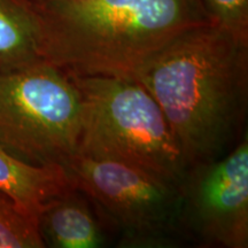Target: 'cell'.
<instances>
[{
    "instance_id": "obj_1",
    "label": "cell",
    "mask_w": 248,
    "mask_h": 248,
    "mask_svg": "<svg viewBox=\"0 0 248 248\" xmlns=\"http://www.w3.org/2000/svg\"><path fill=\"white\" fill-rule=\"evenodd\" d=\"M133 79L163 111L187 167L224 156L244 137L248 42L224 28L207 22L184 30Z\"/></svg>"
},
{
    "instance_id": "obj_2",
    "label": "cell",
    "mask_w": 248,
    "mask_h": 248,
    "mask_svg": "<svg viewBox=\"0 0 248 248\" xmlns=\"http://www.w3.org/2000/svg\"><path fill=\"white\" fill-rule=\"evenodd\" d=\"M44 58L69 75L135 78L183 31L212 22L201 0H35Z\"/></svg>"
},
{
    "instance_id": "obj_3",
    "label": "cell",
    "mask_w": 248,
    "mask_h": 248,
    "mask_svg": "<svg viewBox=\"0 0 248 248\" xmlns=\"http://www.w3.org/2000/svg\"><path fill=\"white\" fill-rule=\"evenodd\" d=\"M70 76L83 100L77 152L129 164L178 186L188 167L151 93L132 78Z\"/></svg>"
},
{
    "instance_id": "obj_4",
    "label": "cell",
    "mask_w": 248,
    "mask_h": 248,
    "mask_svg": "<svg viewBox=\"0 0 248 248\" xmlns=\"http://www.w3.org/2000/svg\"><path fill=\"white\" fill-rule=\"evenodd\" d=\"M82 95L49 62L0 74V144L35 164L64 167L78 151Z\"/></svg>"
},
{
    "instance_id": "obj_5",
    "label": "cell",
    "mask_w": 248,
    "mask_h": 248,
    "mask_svg": "<svg viewBox=\"0 0 248 248\" xmlns=\"http://www.w3.org/2000/svg\"><path fill=\"white\" fill-rule=\"evenodd\" d=\"M63 168L108 231L119 234V247H177L185 241L177 185L129 164L78 152Z\"/></svg>"
},
{
    "instance_id": "obj_6",
    "label": "cell",
    "mask_w": 248,
    "mask_h": 248,
    "mask_svg": "<svg viewBox=\"0 0 248 248\" xmlns=\"http://www.w3.org/2000/svg\"><path fill=\"white\" fill-rule=\"evenodd\" d=\"M178 188L185 241L202 247H248L247 132L224 156L188 167Z\"/></svg>"
},
{
    "instance_id": "obj_7",
    "label": "cell",
    "mask_w": 248,
    "mask_h": 248,
    "mask_svg": "<svg viewBox=\"0 0 248 248\" xmlns=\"http://www.w3.org/2000/svg\"><path fill=\"white\" fill-rule=\"evenodd\" d=\"M45 247L100 248L108 244V229L83 192L71 185L45 204L38 216Z\"/></svg>"
},
{
    "instance_id": "obj_8",
    "label": "cell",
    "mask_w": 248,
    "mask_h": 248,
    "mask_svg": "<svg viewBox=\"0 0 248 248\" xmlns=\"http://www.w3.org/2000/svg\"><path fill=\"white\" fill-rule=\"evenodd\" d=\"M71 185L63 167L28 162L0 144V191L32 218Z\"/></svg>"
},
{
    "instance_id": "obj_9",
    "label": "cell",
    "mask_w": 248,
    "mask_h": 248,
    "mask_svg": "<svg viewBox=\"0 0 248 248\" xmlns=\"http://www.w3.org/2000/svg\"><path fill=\"white\" fill-rule=\"evenodd\" d=\"M45 31L35 0H0V74L44 62Z\"/></svg>"
},
{
    "instance_id": "obj_10",
    "label": "cell",
    "mask_w": 248,
    "mask_h": 248,
    "mask_svg": "<svg viewBox=\"0 0 248 248\" xmlns=\"http://www.w3.org/2000/svg\"><path fill=\"white\" fill-rule=\"evenodd\" d=\"M38 221L0 191V248H43Z\"/></svg>"
},
{
    "instance_id": "obj_11",
    "label": "cell",
    "mask_w": 248,
    "mask_h": 248,
    "mask_svg": "<svg viewBox=\"0 0 248 248\" xmlns=\"http://www.w3.org/2000/svg\"><path fill=\"white\" fill-rule=\"evenodd\" d=\"M210 21L248 42V0H201Z\"/></svg>"
}]
</instances>
